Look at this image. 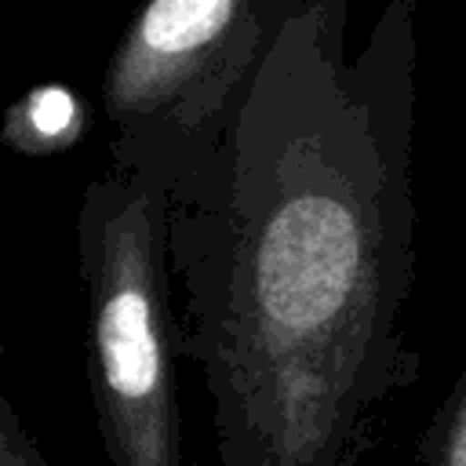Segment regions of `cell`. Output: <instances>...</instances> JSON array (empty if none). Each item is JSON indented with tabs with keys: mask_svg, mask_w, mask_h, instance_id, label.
<instances>
[{
	"mask_svg": "<svg viewBox=\"0 0 466 466\" xmlns=\"http://www.w3.org/2000/svg\"><path fill=\"white\" fill-rule=\"evenodd\" d=\"M291 0H146L124 25L102 106L113 157L153 182L167 211L208 200L237 106Z\"/></svg>",
	"mask_w": 466,
	"mask_h": 466,
	"instance_id": "2",
	"label": "cell"
},
{
	"mask_svg": "<svg viewBox=\"0 0 466 466\" xmlns=\"http://www.w3.org/2000/svg\"><path fill=\"white\" fill-rule=\"evenodd\" d=\"M422 466H466V375L437 408L422 437Z\"/></svg>",
	"mask_w": 466,
	"mask_h": 466,
	"instance_id": "5",
	"label": "cell"
},
{
	"mask_svg": "<svg viewBox=\"0 0 466 466\" xmlns=\"http://www.w3.org/2000/svg\"><path fill=\"white\" fill-rule=\"evenodd\" d=\"M167 233V200L153 182L120 167L87 186V379L109 466H182Z\"/></svg>",
	"mask_w": 466,
	"mask_h": 466,
	"instance_id": "3",
	"label": "cell"
},
{
	"mask_svg": "<svg viewBox=\"0 0 466 466\" xmlns=\"http://www.w3.org/2000/svg\"><path fill=\"white\" fill-rule=\"evenodd\" d=\"M87 127V109L66 84H36L7 106L0 138L7 149L25 157H47L73 149Z\"/></svg>",
	"mask_w": 466,
	"mask_h": 466,
	"instance_id": "4",
	"label": "cell"
},
{
	"mask_svg": "<svg viewBox=\"0 0 466 466\" xmlns=\"http://www.w3.org/2000/svg\"><path fill=\"white\" fill-rule=\"evenodd\" d=\"M0 466H47L4 393H0Z\"/></svg>",
	"mask_w": 466,
	"mask_h": 466,
	"instance_id": "6",
	"label": "cell"
},
{
	"mask_svg": "<svg viewBox=\"0 0 466 466\" xmlns=\"http://www.w3.org/2000/svg\"><path fill=\"white\" fill-rule=\"evenodd\" d=\"M346 0H291L237 106L218 178L167 211L186 353L218 466H346L371 411L415 379L411 66L342 62ZM397 58V55H393Z\"/></svg>",
	"mask_w": 466,
	"mask_h": 466,
	"instance_id": "1",
	"label": "cell"
}]
</instances>
